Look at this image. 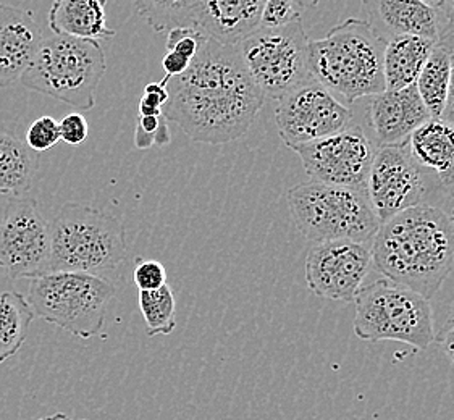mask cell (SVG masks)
I'll list each match as a JSON object with an SVG mask.
<instances>
[{
    "instance_id": "cell-1",
    "label": "cell",
    "mask_w": 454,
    "mask_h": 420,
    "mask_svg": "<svg viewBox=\"0 0 454 420\" xmlns=\"http://www.w3.org/2000/svg\"><path fill=\"white\" fill-rule=\"evenodd\" d=\"M172 80L164 117L194 143L227 144L245 136L265 101L238 47L207 36L190 68Z\"/></svg>"
},
{
    "instance_id": "cell-2",
    "label": "cell",
    "mask_w": 454,
    "mask_h": 420,
    "mask_svg": "<svg viewBox=\"0 0 454 420\" xmlns=\"http://www.w3.org/2000/svg\"><path fill=\"white\" fill-rule=\"evenodd\" d=\"M375 267L388 280L435 296L454 265V223L445 210L419 204L380 223L373 237Z\"/></svg>"
},
{
    "instance_id": "cell-3",
    "label": "cell",
    "mask_w": 454,
    "mask_h": 420,
    "mask_svg": "<svg viewBox=\"0 0 454 420\" xmlns=\"http://www.w3.org/2000/svg\"><path fill=\"white\" fill-rule=\"evenodd\" d=\"M385 37L363 19L338 23L322 39L310 41V68L316 82L355 104L385 91Z\"/></svg>"
},
{
    "instance_id": "cell-4",
    "label": "cell",
    "mask_w": 454,
    "mask_h": 420,
    "mask_svg": "<svg viewBox=\"0 0 454 420\" xmlns=\"http://www.w3.org/2000/svg\"><path fill=\"white\" fill-rule=\"evenodd\" d=\"M51 229L47 272L99 275L127 259L125 229L104 210L67 202L57 210Z\"/></svg>"
},
{
    "instance_id": "cell-5",
    "label": "cell",
    "mask_w": 454,
    "mask_h": 420,
    "mask_svg": "<svg viewBox=\"0 0 454 420\" xmlns=\"http://www.w3.org/2000/svg\"><path fill=\"white\" fill-rule=\"evenodd\" d=\"M106 70V54L98 41L54 35L43 39L20 82L74 109L91 110Z\"/></svg>"
},
{
    "instance_id": "cell-6",
    "label": "cell",
    "mask_w": 454,
    "mask_h": 420,
    "mask_svg": "<svg viewBox=\"0 0 454 420\" xmlns=\"http://www.w3.org/2000/svg\"><path fill=\"white\" fill-rule=\"evenodd\" d=\"M296 229L310 243H371L380 227L363 188L338 184H298L286 194Z\"/></svg>"
},
{
    "instance_id": "cell-7",
    "label": "cell",
    "mask_w": 454,
    "mask_h": 420,
    "mask_svg": "<svg viewBox=\"0 0 454 420\" xmlns=\"http://www.w3.org/2000/svg\"><path fill=\"white\" fill-rule=\"evenodd\" d=\"M27 299L35 315L76 338L99 335L115 286L100 275L43 272L27 276Z\"/></svg>"
},
{
    "instance_id": "cell-8",
    "label": "cell",
    "mask_w": 454,
    "mask_h": 420,
    "mask_svg": "<svg viewBox=\"0 0 454 420\" xmlns=\"http://www.w3.org/2000/svg\"><path fill=\"white\" fill-rule=\"evenodd\" d=\"M355 333L364 341H398L419 351L435 341L427 298L388 278L363 286L356 296Z\"/></svg>"
},
{
    "instance_id": "cell-9",
    "label": "cell",
    "mask_w": 454,
    "mask_h": 420,
    "mask_svg": "<svg viewBox=\"0 0 454 420\" xmlns=\"http://www.w3.org/2000/svg\"><path fill=\"white\" fill-rule=\"evenodd\" d=\"M310 39L302 19L282 27H259L237 44L246 70L269 99L316 82L310 68Z\"/></svg>"
},
{
    "instance_id": "cell-10",
    "label": "cell",
    "mask_w": 454,
    "mask_h": 420,
    "mask_svg": "<svg viewBox=\"0 0 454 420\" xmlns=\"http://www.w3.org/2000/svg\"><path fill=\"white\" fill-rule=\"evenodd\" d=\"M290 149L298 154L314 182L365 190L379 147L361 127L349 123L338 133Z\"/></svg>"
},
{
    "instance_id": "cell-11",
    "label": "cell",
    "mask_w": 454,
    "mask_h": 420,
    "mask_svg": "<svg viewBox=\"0 0 454 420\" xmlns=\"http://www.w3.org/2000/svg\"><path fill=\"white\" fill-rule=\"evenodd\" d=\"M51 229L36 199L10 198L0 217V268L12 278L47 272Z\"/></svg>"
},
{
    "instance_id": "cell-12",
    "label": "cell",
    "mask_w": 454,
    "mask_h": 420,
    "mask_svg": "<svg viewBox=\"0 0 454 420\" xmlns=\"http://www.w3.org/2000/svg\"><path fill=\"white\" fill-rule=\"evenodd\" d=\"M351 121L353 112L317 82L288 92L275 107L278 135L288 147L338 133Z\"/></svg>"
},
{
    "instance_id": "cell-13",
    "label": "cell",
    "mask_w": 454,
    "mask_h": 420,
    "mask_svg": "<svg viewBox=\"0 0 454 420\" xmlns=\"http://www.w3.org/2000/svg\"><path fill=\"white\" fill-rule=\"evenodd\" d=\"M365 192L380 223L403 210L424 204L427 176L411 156L406 141L377 149Z\"/></svg>"
},
{
    "instance_id": "cell-14",
    "label": "cell",
    "mask_w": 454,
    "mask_h": 420,
    "mask_svg": "<svg viewBox=\"0 0 454 420\" xmlns=\"http://www.w3.org/2000/svg\"><path fill=\"white\" fill-rule=\"evenodd\" d=\"M372 264V249L367 243H317L308 253L306 282L318 298L355 302Z\"/></svg>"
},
{
    "instance_id": "cell-15",
    "label": "cell",
    "mask_w": 454,
    "mask_h": 420,
    "mask_svg": "<svg viewBox=\"0 0 454 420\" xmlns=\"http://www.w3.org/2000/svg\"><path fill=\"white\" fill-rule=\"evenodd\" d=\"M367 112L379 147L408 141L414 129L432 119L419 96L416 84L401 89H385L371 96Z\"/></svg>"
},
{
    "instance_id": "cell-16",
    "label": "cell",
    "mask_w": 454,
    "mask_h": 420,
    "mask_svg": "<svg viewBox=\"0 0 454 420\" xmlns=\"http://www.w3.org/2000/svg\"><path fill=\"white\" fill-rule=\"evenodd\" d=\"M43 39L33 12L0 4V89L21 80Z\"/></svg>"
},
{
    "instance_id": "cell-17",
    "label": "cell",
    "mask_w": 454,
    "mask_h": 420,
    "mask_svg": "<svg viewBox=\"0 0 454 420\" xmlns=\"http://www.w3.org/2000/svg\"><path fill=\"white\" fill-rule=\"evenodd\" d=\"M265 0H198L196 29L227 46H237L261 27Z\"/></svg>"
},
{
    "instance_id": "cell-18",
    "label": "cell",
    "mask_w": 454,
    "mask_h": 420,
    "mask_svg": "<svg viewBox=\"0 0 454 420\" xmlns=\"http://www.w3.org/2000/svg\"><path fill=\"white\" fill-rule=\"evenodd\" d=\"M372 25L385 39L400 35L430 37L438 41L442 31L440 12L424 0H363Z\"/></svg>"
},
{
    "instance_id": "cell-19",
    "label": "cell",
    "mask_w": 454,
    "mask_h": 420,
    "mask_svg": "<svg viewBox=\"0 0 454 420\" xmlns=\"http://www.w3.org/2000/svg\"><path fill=\"white\" fill-rule=\"evenodd\" d=\"M406 143L424 175L454 196V125L442 119L427 120Z\"/></svg>"
},
{
    "instance_id": "cell-20",
    "label": "cell",
    "mask_w": 454,
    "mask_h": 420,
    "mask_svg": "<svg viewBox=\"0 0 454 420\" xmlns=\"http://www.w3.org/2000/svg\"><path fill=\"white\" fill-rule=\"evenodd\" d=\"M107 0H54L47 23L55 35L110 41L115 31L107 27Z\"/></svg>"
},
{
    "instance_id": "cell-21",
    "label": "cell",
    "mask_w": 454,
    "mask_h": 420,
    "mask_svg": "<svg viewBox=\"0 0 454 420\" xmlns=\"http://www.w3.org/2000/svg\"><path fill=\"white\" fill-rule=\"evenodd\" d=\"M436 43L430 37L414 35L390 37L383 54L385 89H401L416 84Z\"/></svg>"
},
{
    "instance_id": "cell-22",
    "label": "cell",
    "mask_w": 454,
    "mask_h": 420,
    "mask_svg": "<svg viewBox=\"0 0 454 420\" xmlns=\"http://www.w3.org/2000/svg\"><path fill=\"white\" fill-rule=\"evenodd\" d=\"M37 168V152L15 131L0 125V194L23 198L33 188Z\"/></svg>"
},
{
    "instance_id": "cell-23",
    "label": "cell",
    "mask_w": 454,
    "mask_h": 420,
    "mask_svg": "<svg viewBox=\"0 0 454 420\" xmlns=\"http://www.w3.org/2000/svg\"><path fill=\"white\" fill-rule=\"evenodd\" d=\"M35 317L33 307L20 292H7L0 296V364L19 354Z\"/></svg>"
},
{
    "instance_id": "cell-24",
    "label": "cell",
    "mask_w": 454,
    "mask_h": 420,
    "mask_svg": "<svg viewBox=\"0 0 454 420\" xmlns=\"http://www.w3.org/2000/svg\"><path fill=\"white\" fill-rule=\"evenodd\" d=\"M451 66L453 55L440 43H436L416 82L419 96L427 107L432 119H440L445 110L451 80Z\"/></svg>"
},
{
    "instance_id": "cell-25",
    "label": "cell",
    "mask_w": 454,
    "mask_h": 420,
    "mask_svg": "<svg viewBox=\"0 0 454 420\" xmlns=\"http://www.w3.org/2000/svg\"><path fill=\"white\" fill-rule=\"evenodd\" d=\"M196 4L198 0H135L139 17L155 33L172 27H196Z\"/></svg>"
},
{
    "instance_id": "cell-26",
    "label": "cell",
    "mask_w": 454,
    "mask_h": 420,
    "mask_svg": "<svg viewBox=\"0 0 454 420\" xmlns=\"http://www.w3.org/2000/svg\"><path fill=\"white\" fill-rule=\"evenodd\" d=\"M137 302L145 320V333L149 338L170 335L176 329V301L168 284L151 292H139Z\"/></svg>"
},
{
    "instance_id": "cell-27",
    "label": "cell",
    "mask_w": 454,
    "mask_h": 420,
    "mask_svg": "<svg viewBox=\"0 0 454 420\" xmlns=\"http://www.w3.org/2000/svg\"><path fill=\"white\" fill-rule=\"evenodd\" d=\"M172 139L168 129V120L164 115L159 117H141L137 123L135 144L137 149H149L153 146H165Z\"/></svg>"
},
{
    "instance_id": "cell-28",
    "label": "cell",
    "mask_w": 454,
    "mask_h": 420,
    "mask_svg": "<svg viewBox=\"0 0 454 420\" xmlns=\"http://www.w3.org/2000/svg\"><path fill=\"white\" fill-rule=\"evenodd\" d=\"M59 141H60L59 121H55L49 115L35 120L29 125L27 135H25V143L37 154L46 152L51 147H54Z\"/></svg>"
},
{
    "instance_id": "cell-29",
    "label": "cell",
    "mask_w": 454,
    "mask_h": 420,
    "mask_svg": "<svg viewBox=\"0 0 454 420\" xmlns=\"http://www.w3.org/2000/svg\"><path fill=\"white\" fill-rule=\"evenodd\" d=\"M301 19L300 7L293 0H265L261 27H282Z\"/></svg>"
},
{
    "instance_id": "cell-30",
    "label": "cell",
    "mask_w": 454,
    "mask_h": 420,
    "mask_svg": "<svg viewBox=\"0 0 454 420\" xmlns=\"http://www.w3.org/2000/svg\"><path fill=\"white\" fill-rule=\"evenodd\" d=\"M170 78L165 76L160 82H151L145 88V92L137 104V112L141 117H159L164 115V107L170 99L168 92Z\"/></svg>"
},
{
    "instance_id": "cell-31",
    "label": "cell",
    "mask_w": 454,
    "mask_h": 420,
    "mask_svg": "<svg viewBox=\"0 0 454 420\" xmlns=\"http://www.w3.org/2000/svg\"><path fill=\"white\" fill-rule=\"evenodd\" d=\"M133 278L139 292H151L167 284V270L157 261H141L135 268Z\"/></svg>"
},
{
    "instance_id": "cell-32",
    "label": "cell",
    "mask_w": 454,
    "mask_h": 420,
    "mask_svg": "<svg viewBox=\"0 0 454 420\" xmlns=\"http://www.w3.org/2000/svg\"><path fill=\"white\" fill-rule=\"evenodd\" d=\"M59 131H60V139L68 146H82L90 136L88 121L78 112L65 115L64 119L59 121Z\"/></svg>"
},
{
    "instance_id": "cell-33",
    "label": "cell",
    "mask_w": 454,
    "mask_h": 420,
    "mask_svg": "<svg viewBox=\"0 0 454 420\" xmlns=\"http://www.w3.org/2000/svg\"><path fill=\"white\" fill-rule=\"evenodd\" d=\"M192 58L186 55L178 54L175 51H167L164 58H162V68H164L167 78H176L182 76L192 65Z\"/></svg>"
},
{
    "instance_id": "cell-34",
    "label": "cell",
    "mask_w": 454,
    "mask_h": 420,
    "mask_svg": "<svg viewBox=\"0 0 454 420\" xmlns=\"http://www.w3.org/2000/svg\"><path fill=\"white\" fill-rule=\"evenodd\" d=\"M436 343L454 366V319L446 320L445 327L435 335Z\"/></svg>"
},
{
    "instance_id": "cell-35",
    "label": "cell",
    "mask_w": 454,
    "mask_h": 420,
    "mask_svg": "<svg viewBox=\"0 0 454 420\" xmlns=\"http://www.w3.org/2000/svg\"><path fill=\"white\" fill-rule=\"evenodd\" d=\"M442 120L454 125V55L453 66H451V80H450V89H448V97H446L445 110L442 113Z\"/></svg>"
},
{
    "instance_id": "cell-36",
    "label": "cell",
    "mask_w": 454,
    "mask_h": 420,
    "mask_svg": "<svg viewBox=\"0 0 454 420\" xmlns=\"http://www.w3.org/2000/svg\"><path fill=\"white\" fill-rule=\"evenodd\" d=\"M438 43L445 47V49H448L450 54L454 55V19L450 21V23H446L445 27H442Z\"/></svg>"
},
{
    "instance_id": "cell-37",
    "label": "cell",
    "mask_w": 454,
    "mask_h": 420,
    "mask_svg": "<svg viewBox=\"0 0 454 420\" xmlns=\"http://www.w3.org/2000/svg\"><path fill=\"white\" fill-rule=\"evenodd\" d=\"M438 12H440V17L445 19V25L450 23V21H453L454 0H442L440 5H438Z\"/></svg>"
},
{
    "instance_id": "cell-38",
    "label": "cell",
    "mask_w": 454,
    "mask_h": 420,
    "mask_svg": "<svg viewBox=\"0 0 454 420\" xmlns=\"http://www.w3.org/2000/svg\"><path fill=\"white\" fill-rule=\"evenodd\" d=\"M293 2H294V4L300 7V10H306L316 9L320 0H293Z\"/></svg>"
},
{
    "instance_id": "cell-39",
    "label": "cell",
    "mask_w": 454,
    "mask_h": 420,
    "mask_svg": "<svg viewBox=\"0 0 454 420\" xmlns=\"http://www.w3.org/2000/svg\"><path fill=\"white\" fill-rule=\"evenodd\" d=\"M37 420H76L72 419L70 416H67L65 412H55V414H52V416H47V417H41V419ZM86 420V419H82Z\"/></svg>"
},
{
    "instance_id": "cell-40",
    "label": "cell",
    "mask_w": 454,
    "mask_h": 420,
    "mask_svg": "<svg viewBox=\"0 0 454 420\" xmlns=\"http://www.w3.org/2000/svg\"><path fill=\"white\" fill-rule=\"evenodd\" d=\"M424 2L428 4V5H432V7L438 9V5H440V2H442V0H424Z\"/></svg>"
},
{
    "instance_id": "cell-41",
    "label": "cell",
    "mask_w": 454,
    "mask_h": 420,
    "mask_svg": "<svg viewBox=\"0 0 454 420\" xmlns=\"http://www.w3.org/2000/svg\"><path fill=\"white\" fill-rule=\"evenodd\" d=\"M450 319H454V299L453 306H451V314H450Z\"/></svg>"
},
{
    "instance_id": "cell-42",
    "label": "cell",
    "mask_w": 454,
    "mask_h": 420,
    "mask_svg": "<svg viewBox=\"0 0 454 420\" xmlns=\"http://www.w3.org/2000/svg\"><path fill=\"white\" fill-rule=\"evenodd\" d=\"M450 217H451V220H453V223H454V209H453V212H451V215H450Z\"/></svg>"
}]
</instances>
